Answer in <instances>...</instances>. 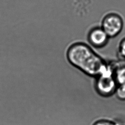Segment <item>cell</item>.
<instances>
[{"mask_svg": "<svg viewBox=\"0 0 125 125\" xmlns=\"http://www.w3.org/2000/svg\"><path fill=\"white\" fill-rule=\"evenodd\" d=\"M109 38L101 26H96L91 28L87 35L89 43L93 47L98 48L105 46Z\"/></svg>", "mask_w": 125, "mask_h": 125, "instance_id": "277c9868", "label": "cell"}, {"mask_svg": "<svg viewBox=\"0 0 125 125\" xmlns=\"http://www.w3.org/2000/svg\"><path fill=\"white\" fill-rule=\"evenodd\" d=\"M101 26L110 38H114L122 32L124 21L122 17L117 13H108L103 18Z\"/></svg>", "mask_w": 125, "mask_h": 125, "instance_id": "3957f363", "label": "cell"}, {"mask_svg": "<svg viewBox=\"0 0 125 125\" xmlns=\"http://www.w3.org/2000/svg\"><path fill=\"white\" fill-rule=\"evenodd\" d=\"M113 75L118 85L125 84V65L113 68Z\"/></svg>", "mask_w": 125, "mask_h": 125, "instance_id": "5b68a950", "label": "cell"}, {"mask_svg": "<svg viewBox=\"0 0 125 125\" xmlns=\"http://www.w3.org/2000/svg\"><path fill=\"white\" fill-rule=\"evenodd\" d=\"M94 125H117L116 124L110 121L102 120L96 122Z\"/></svg>", "mask_w": 125, "mask_h": 125, "instance_id": "ba28073f", "label": "cell"}, {"mask_svg": "<svg viewBox=\"0 0 125 125\" xmlns=\"http://www.w3.org/2000/svg\"><path fill=\"white\" fill-rule=\"evenodd\" d=\"M66 58L71 65L91 77L96 78L111 68L89 45L81 42L68 47Z\"/></svg>", "mask_w": 125, "mask_h": 125, "instance_id": "6da1fadb", "label": "cell"}, {"mask_svg": "<svg viewBox=\"0 0 125 125\" xmlns=\"http://www.w3.org/2000/svg\"><path fill=\"white\" fill-rule=\"evenodd\" d=\"M113 68L111 67L107 72L96 78L95 89L101 96H110L115 92L118 84L113 77Z\"/></svg>", "mask_w": 125, "mask_h": 125, "instance_id": "7a4b0ae2", "label": "cell"}, {"mask_svg": "<svg viewBox=\"0 0 125 125\" xmlns=\"http://www.w3.org/2000/svg\"><path fill=\"white\" fill-rule=\"evenodd\" d=\"M118 53L120 57L125 60V38H123L119 43Z\"/></svg>", "mask_w": 125, "mask_h": 125, "instance_id": "52a82bcc", "label": "cell"}, {"mask_svg": "<svg viewBox=\"0 0 125 125\" xmlns=\"http://www.w3.org/2000/svg\"><path fill=\"white\" fill-rule=\"evenodd\" d=\"M115 93L119 99L125 101V84L118 85Z\"/></svg>", "mask_w": 125, "mask_h": 125, "instance_id": "8992f818", "label": "cell"}]
</instances>
